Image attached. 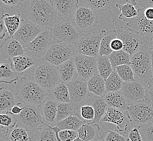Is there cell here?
I'll use <instances>...</instances> for the list:
<instances>
[{"label":"cell","instance_id":"obj_1","mask_svg":"<svg viewBox=\"0 0 153 141\" xmlns=\"http://www.w3.org/2000/svg\"><path fill=\"white\" fill-rule=\"evenodd\" d=\"M28 20L44 30H50L56 25L58 14L51 0H32L27 9Z\"/></svg>","mask_w":153,"mask_h":141},{"label":"cell","instance_id":"obj_2","mask_svg":"<svg viewBox=\"0 0 153 141\" xmlns=\"http://www.w3.org/2000/svg\"><path fill=\"white\" fill-rule=\"evenodd\" d=\"M48 95L34 79L23 77L16 87V98L18 103L27 105L40 106Z\"/></svg>","mask_w":153,"mask_h":141},{"label":"cell","instance_id":"obj_3","mask_svg":"<svg viewBox=\"0 0 153 141\" xmlns=\"http://www.w3.org/2000/svg\"><path fill=\"white\" fill-rule=\"evenodd\" d=\"M130 66L136 80L147 84L152 73L150 48H144L131 56Z\"/></svg>","mask_w":153,"mask_h":141},{"label":"cell","instance_id":"obj_4","mask_svg":"<svg viewBox=\"0 0 153 141\" xmlns=\"http://www.w3.org/2000/svg\"><path fill=\"white\" fill-rule=\"evenodd\" d=\"M68 18L74 22L82 35L92 32V30L100 24L97 13L80 3L72 15Z\"/></svg>","mask_w":153,"mask_h":141},{"label":"cell","instance_id":"obj_5","mask_svg":"<svg viewBox=\"0 0 153 141\" xmlns=\"http://www.w3.org/2000/svg\"><path fill=\"white\" fill-rule=\"evenodd\" d=\"M34 79L48 92L52 90L62 82L57 66L45 62L36 66Z\"/></svg>","mask_w":153,"mask_h":141},{"label":"cell","instance_id":"obj_6","mask_svg":"<svg viewBox=\"0 0 153 141\" xmlns=\"http://www.w3.org/2000/svg\"><path fill=\"white\" fill-rule=\"evenodd\" d=\"M17 104L24 108L20 114L15 116L18 121V126L23 127L30 132H34L45 126L40 106L27 105L20 103Z\"/></svg>","mask_w":153,"mask_h":141},{"label":"cell","instance_id":"obj_7","mask_svg":"<svg viewBox=\"0 0 153 141\" xmlns=\"http://www.w3.org/2000/svg\"><path fill=\"white\" fill-rule=\"evenodd\" d=\"M117 38L123 43V50L130 56L144 48H150V38L144 36L135 31L128 29H120L117 30Z\"/></svg>","mask_w":153,"mask_h":141},{"label":"cell","instance_id":"obj_8","mask_svg":"<svg viewBox=\"0 0 153 141\" xmlns=\"http://www.w3.org/2000/svg\"><path fill=\"white\" fill-rule=\"evenodd\" d=\"M54 42L75 45L82 36L74 22L69 19H63L50 29Z\"/></svg>","mask_w":153,"mask_h":141},{"label":"cell","instance_id":"obj_9","mask_svg":"<svg viewBox=\"0 0 153 141\" xmlns=\"http://www.w3.org/2000/svg\"><path fill=\"white\" fill-rule=\"evenodd\" d=\"M127 111L130 122L133 125L142 126L153 123V105L147 100L131 104Z\"/></svg>","mask_w":153,"mask_h":141},{"label":"cell","instance_id":"obj_10","mask_svg":"<svg viewBox=\"0 0 153 141\" xmlns=\"http://www.w3.org/2000/svg\"><path fill=\"white\" fill-rule=\"evenodd\" d=\"M74 45L54 42L45 54L41 60L58 66L74 56Z\"/></svg>","mask_w":153,"mask_h":141},{"label":"cell","instance_id":"obj_11","mask_svg":"<svg viewBox=\"0 0 153 141\" xmlns=\"http://www.w3.org/2000/svg\"><path fill=\"white\" fill-rule=\"evenodd\" d=\"M102 36L97 33H89L81 36L79 41L74 45V55L82 54L96 57L99 56Z\"/></svg>","mask_w":153,"mask_h":141},{"label":"cell","instance_id":"obj_12","mask_svg":"<svg viewBox=\"0 0 153 141\" xmlns=\"http://www.w3.org/2000/svg\"><path fill=\"white\" fill-rule=\"evenodd\" d=\"M66 85L69 91L71 104L76 110L88 104V100L91 98L87 82L77 78Z\"/></svg>","mask_w":153,"mask_h":141},{"label":"cell","instance_id":"obj_13","mask_svg":"<svg viewBox=\"0 0 153 141\" xmlns=\"http://www.w3.org/2000/svg\"><path fill=\"white\" fill-rule=\"evenodd\" d=\"M54 43L50 30H45L25 48L26 53L42 59L51 46Z\"/></svg>","mask_w":153,"mask_h":141},{"label":"cell","instance_id":"obj_14","mask_svg":"<svg viewBox=\"0 0 153 141\" xmlns=\"http://www.w3.org/2000/svg\"><path fill=\"white\" fill-rule=\"evenodd\" d=\"M73 58L78 72V78L88 82L98 72L97 58L79 54L74 55Z\"/></svg>","mask_w":153,"mask_h":141},{"label":"cell","instance_id":"obj_15","mask_svg":"<svg viewBox=\"0 0 153 141\" xmlns=\"http://www.w3.org/2000/svg\"><path fill=\"white\" fill-rule=\"evenodd\" d=\"M44 30L41 27L29 20L22 19L20 27L13 37L25 48L27 45L33 41Z\"/></svg>","mask_w":153,"mask_h":141},{"label":"cell","instance_id":"obj_16","mask_svg":"<svg viewBox=\"0 0 153 141\" xmlns=\"http://www.w3.org/2000/svg\"><path fill=\"white\" fill-rule=\"evenodd\" d=\"M100 122L111 123L117 127L118 131L127 134L130 123L127 111L109 107L106 114Z\"/></svg>","mask_w":153,"mask_h":141},{"label":"cell","instance_id":"obj_17","mask_svg":"<svg viewBox=\"0 0 153 141\" xmlns=\"http://www.w3.org/2000/svg\"><path fill=\"white\" fill-rule=\"evenodd\" d=\"M137 8L138 15L128 22L127 26L140 34L151 38L153 36V21L149 20L145 18L144 9L139 4Z\"/></svg>","mask_w":153,"mask_h":141},{"label":"cell","instance_id":"obj_18","mask_svg":"<svg viewBox=\"0 0 153 141\" xmlns=\"http://www.w3.org/2000/svg\"><path fill=\"white\" fill-rule=\"evenodd\" d=\"M121 91L131 104L145 100L146 89L144 84L137 80L131 82H124Z\"/></svg>","mask_w":153,"mask_h":141},{"label":"cell","instance_id":"obj_19","mask_svg":"<svg viewBox=\"0 0 153 141\" xmlns=\"http://www.w3.org/2000/svg\"><path fill=\"white\" fill-rule=\"evenodd\" d=\"M1 52L6 60H12L14 58L26 53L23 46L13 36L8 37L2 42Z\"/></svg>","mask_w":153,"mask_h":141},{"label":"cell","instance_id":"obj_20","mask_svg":"<svg viewBox=\"0 0 153 141\" xmlns=\"http://www.w3.org/2000/svg\"><path fill=\"white\" fill-rule=\"evenodd\" d=\"M104 99L109 107L127 111L131 103L122 91L106 93L103 96Z\"/></svg>","mask_w":153,"mask_h":141},{"label":"cell","instance_id":"obj_21","mask_svg":"<svg viewBox=\"0 0 153 141\" xmlns=\"http://www.w3.org/2000/svg\"><path fill=\"white\" fill-rule=\"evenodd\" d=\"M58 104L48 97L43 104L40 106L41 114L45 123L50 126H56Z\"/></svg>","mask_w":153,"mask_h":141},{"label":"cell","instance_id":"obj_22","mask_svg":"<svg viewBox=\"0 0 153 141\" xmlns=\"http://www.w3.org/2000/svg\"><path fill=\"white\" fill-rule=\"evenodd\" d=\"M57 68L62 82L68 84L73 82L78 77L73 57L57 66Z\"/></svg>","mask_w":153,"mask_h":141},{"label":"cell","instance_id":"obj_23","mask_svg":"<svg viewBox=\"0 0 153 141\" xmlns=\"http://www.w3.org/2000/svg\"><path fill=\"white\" fill-rule=\"evenodd\" d=\"M58 15L64 19L71 16L79 4L78 0H52Z\"/></svg>","mask_w":153,"mask_h":141},{"label":"cell","instance_id":"obj_24","mask_svg":"<svg viewBox=\"0 0 153 141\" xmlns=\"http://www.w3.org/2000/svg\"><path fill=\"white\" fill-rule=\"evenodd\" d=\"M36 58L27 53L14 58L12 60L13 68L19 75H21L24 71L36 65Z\"/></svg>","mask_w":153,"mask_h":141},{"label":"cell","instance_id":"obj_25","mask_svg":"<svg viewBox=\"0 0 153 141\" xmlns=\"http://www.w3.org/2000/svg\"><path fill=\"white\" fill-rule=\"evenodd\" d=\"M126 2L124 4L116 3L115 5L121 12L119 19L128 23L138 15V10L135 7L137 4V1L127 0Z\"/></svg>","mask_w":153,"mask_h":141},{"label":"cell","instance_id":"obj_26","mask_svg":"<svg viewBox=\"0 0 153 141\" xmlns=\"http://www.w3.org/2000/svg\"><path fill=\"white\" fill-rule=\"evenodd\" d=\"M88 104L93 107L95 112V117L92 123L98 124L102 118L106 114L109 106L106 104L103 97L96 96L92 97L88 100Z\"/></svg>","mask_w":153,"mask_h":141},{"label":"cell","instance_id":"obj_27","mask_svg":"<svg viewBox=\"0 0 153 141\" xmlns=\"http://www.w3.org/2000/svg\"><path fill=\"white\" fill-rule=\"evenodd\" d=\"M19 79V74L15 72L12 60H6L0 65V82L7 84L15 82Z\"/></svg>","mask_w":153,"mask_h":141},{"label":"cell","instance_id":"obj_28","mask_svg":"<svg viewBox=\"0 0 153 141\" xmlns=\"http://www.w3.org/2000/svg\"><path fill=\"white\" fill-rule=\"evenodd\" d=\"M18 104L15 94L9 90L2 87L0 88L1 113L11 112L12 109Z\"/></svg>","mask_w":153,"mask_h":141},{"label":"cell","instance_id":"obj_29","mask_svg":"<svg viewBox=\"0 0 153 141\" xmlns=\"http://www.w3.org/2000/svg\"><path fill=\"white\" fill-rule=\"evenodd\" d=\"M88 90L96 96L103 97L106 94L105 80L100 76L98 72L87 82Z\"/></svg>","mask_w":153,"mask_h":141},{"label":"cell","instance_id":"obj_30","mask_svg":"<svg viewBox=\"0 0 153 141\" xmlns=\"http://www.w3.org/2000/svg\"><path fill=\"white\" fill-rule=\"evenodd\" d=\"M100 126L98 124L86 123L78 130L79 138L83 141H92L100 137Z\"/></svg>","mask_w":153,"mask_h":141},{"label":"cell","instance_id":"obj_31","mask_svg":"<svg viewBox=\"0 0 153 141\" xmlns=\"http://www.w3.org/2000/svg\"><path fill=\"white\" fill-rule=\"evenodd\" d=\"M100 34L102 38L100 40V48L99 56H109L112 53L110 45L111 41L116 38H117V30H103L101 31Z\"/></svg>","mask_w":153,"mask_h":141},{"label":"cell","instance_id":"obj_32","mask_svg":"<svg viewBox=\"0 0 153 141\" xmlns=\"http://www.w3.org/2000/svg\"><path fill=\"white\" fill-rule=\"evenodd\" d=\"M48 97L56 103H71L68 86L64 82L60 83L52 90L49 91Z\"/></svg>","mask_w":153,"mask_h":141},{"label":"cell","instance_id":"obj_33","mask_svg":"<svg viewBox=\"0 0 153 141\" xmlns=\"http://www.w3.org/2000/svg\"><path fill=\"white\" fill-rule=\"evenodd\" d=\"M0 10L1 18H2L4 21L9 36L13 37L20 26L22 20L21 19V15L18 14L16 15L10 16L8 13L4 14L2 8H0Z\"/></svg>","mask_w":153,"mask_h":141},{"label":"cell","instance_id":"obj_34","mask_svg":"<svg viewBox=\"0 0 153 141\" xmlns=\"http://www.w3.org/2000/svg\"><path fill=\"white\" fill-rule=\"evenodd\" d=\"M80 4L86 6L96 13L107 10L116 4L114 0H79Z\"/></svg>","mask_w":153,"mask_h":141},{"label":"cell","instance_id":"obj_35","mask_svg":"<svg viewBox=\"0 0 153 141\" xmlns=\"http://www.w3.org/2000/svg\"><path fill=\"white\" fill-rule=\"evenodd\" d=\"M85 123H86L79 116H71L58 123L56 126L60 130L78 131Z\"/></svg>","mask_w":153,"mask_h":141},{"label":"cell","instance_id":"obj_36","mask_svg":"<svg viewBox=\"0 0 153 141\" xmlns=\"http://www.w3.org/2000/svg\"><path fill=\"white\" fill-rule=\"evenodd\" d=\"M8 140V141H32L28 131L20 126H16L11 129H7L4 140Z\"/></svg>","mask_w":153,"mask_h":141},{"label":"cell","instance_id":"obj_37","mask_svg":"<svg viewBox=\"0 0 153 141\" xmlns=\"http://www.w3.org/2000/svg\"><path fill=\"white\" fill-rule=\"evenodd\" d=\"M45 126L50 128L56 133L58 141H83L78 137V131L70 130H60L56 126H51L44 123Z\"/></svg>","mask_w":153,"mask_h":141},{"label":"cell","instance_id":"obj_38","mask_svg":"<svg viewBox=\"0 0 153 141\" xmlns=\"http://www.w3.org/2000/svg\"><path fill=\"white\" fill-rule=\"evenodd\" d=\"M131 56L124 50L113 51L109 56L112 68L115 70L118 66L123 65H130Z\"/></svg>","mask_w":153,"mask_h":141},{"label":"cell","instance_id":"obj_39","mask_svg":"<svg viewBox=\"0 0 153 141\" xmlns=\"http://www.w3.org/2000/svg\"><path fill=\"white\" fill-rule=\"evenodd\" d=\"M71 116H79L78 110L70 103H59L56 115V125Z\"/></svg>","mask_w":153,"mask_h":141},{"label":"cell","instance_id":"obj_40","mask_svg":"<svg viewBox=\"0 0 153 141\" xmlns=\"http://www.w3.org/2000/svg\"><path fill=\"white\" fill-rule=\"evenodd\" d=\"M98 72L105 80L108 79L114 69L110 61L109 56H99L97 57Z\"/></svg>","mask_w":153,"mask_h":141},{"label":"cell","instance_id":"obj_41","mask_svg":"<svg viewBox=\"0 0 153 141\" xmlns=\"http://www.w3.org/2000/svg\"><path fill=\"white\" fill-rule=\"evenodd\" d=\"M30 137L32 141H58L56 133L53 130L47 126L33 132L32 135Z\"/></svg>","mask_w":153,"mask_h":141},{"label":"cell","instance_id":"obj_42","mask_svg":"<svg viewBox=\"0 0 153 141\" xmlns=\"http://www.w3.org/2000/svg\"><path fill=\"white\" fill-rule=\"evenodd\" d=\"M123 83V80L119 76L116 70H114L108 79L105 80L106 92L110 93L121 91Z\"/></svg>","mask_w":153,"mask_h":141},{"label":"cell","instance_id":"obj_43","mask_svg":"<svg viewBox=\"0 0 153 141\" xmlns=\"http://www.w3.org/2000/svg\"><path fill=\"white\" fill-rule=\"evenodd\" d=\"M0 124L2 128L11 129L18 126V121L15 115L11 112H2L0 115Z\"/></svg>","mask_w":153,"mask_h":141},{"label":"cell","instance_id":"obj_44","mask_svg":"<svg viewBox=\"0 0 153 141\" xmlns=\"http://www.w3.org/2000/svg\"><path fill=\"white\" fill-rule=\"evenodd\" d=\"M119 76L124 82H131L135 81V76L130 65H123L115 68Z\"/></svg>","mask_w":153,"mask_h":141},{"label":"cell","instance_id":"obj_45","mask_svg":"<svg viewBox=\"0 0 153 141\" xmlns=\"http://www.w3.org/2000/svg\"><path fill=\"white\" fill-rule=\"evenodd\" d=\"M78 111H79V115L86 123H89L94 120L95 117V112L94 109L90 105H85L82 106Z\"/></svg>","mask_w":153,"mask_h":141},{"label":"cell","instance_id":"obj_46","mask_svg":"<svg viewBox=\"0 0 153 141\" xmlns=\"http://www.w3.org/2000/svg\"><path fill=\"white\" fill-rule=\"evenodd\" d=\"M101 137L104 141H127V138L123 135L114 130H106Z\"/></svg>","mask_w":153,"mask_h":141},{"label":"cell","instance_id":"obj_47","mask_svg":"<svg viewBox=\"0 0 153 141\" xmlns=\"http://www.w3.org/2000/svg\"><path fill=\"white\" fill-rule=\"evenodd\" d=\"M143 141H153V123L139 126Z\"/></svg>","mask_w":153,"mask_h":141},{"label":"cell","instance_id":"obj_48","mask_svg":"<svg viewBox=\"0 0 153 141\" xmlns=\"http://www.w3.org/2000/svg\"><path fill=\"white\" fill-rule=\"evenodd\" d=\"M127 136L130 141H143L139 126L134 125V126H131L127 133Z\"/></svg>","mask_w":153,"mask_h":141},{"label":"cell","instance_id":"obj_49","mask_svg":"<svg viewBox=\"0 0 153 141\" xmlns=\"http://www.w3.org/2000/svg\"><path fill=\"white\" fill-rule=\"evenodd\" d=\"M148 86L146 89L145 100L152 103L153 101V78L148 82Z\"/></svg>","mask_w":153,"mask_h":141},{"label":"cell","instance_id":"obj_50","mask_svg":"<svg viewBox=\"0 0 153 141\" xmlns=\"http://www.w3.org/2000/svg\"><path fill=\"white\" fill-rule=\"evenodd\" d=\"M111 49L112 51H120L123 50V43L121 39L118 38H116L114 39L110 45Z\"/></svg>","mask_w":153,"mask_h":141},{"label":"cell","instance_id":"obj_51","mask_svg":"<svg viewBox=\"0 0 153 141\" xmlns=\"http://www.w3.org/2000/svg\"><path fill=\"white\" fill-rule=\"evenodd\" d=\"M24 1V0H0V3L11 7L19 8L21 3Z\"/></svg>","mask_w":153,"mask_h":141},{"label":"cell","instance_id":"obj_52","mask_svg":"<svg viewBox=\"0 0 153 141\" xmlns=\"http://www.w3.org/2000/svg\"><path fill=\"white\" fill-rule=\"evenodd\" d=\"M140 6H141L144 9L148 8H153V0H139L137 1Z\"/></svg>","mask_w":153,"mask_h":141},{"label":"cell","instance_id":"obj_53","mask_svg":"<svg viewBox=\"0 0 153 141\" xmlns=\"http://www.w3.org/2000/svg\"><path fill=\"white\" fill-rule=\"evenodd\" d=\"M7 33H8V30L4 24V21L2 18H1L0 19V39L1 40L4 38Z\"/></svg>","mask_w":153,"mask_h":141},{"label":"cell","instance_id":"obj_54","mask_svg":"<svg viewBox=\"0 0 153 141\" xmlns=\"http://www.w3.org/2000/svg\"><path fill=\"white\" fill-rule=\"evenodd\" d=\"M144 15L145 18L150 21H153V8L144 9Z\"/></svg>","mask_w":153,"mask_h":141},{"label":"cell","instance_id":"obj_55","mask_svg":"<svg viewBox=\"0 0 153 141\" xmlns=\"http://www.w3.org/2000/svg\"><path fill=\"white\" fill-rule=\"evenodd\" d=\"M24 110V108L21 106L19 105L18 104H16V105L14 106L11 110V112L13 114L16 116V115H19L20 114L21 112L22 111V110Z\"/></svg>","mask_w":153,"mask_h":141},{"label":"cell","instance_id":"obj_56","mask_svg":"<svg viewBox=\"0 0 153 141\" xmlns=\"http://www.w3.org/2000/svg\"><path fill=\"white\" fill-rule=\"evenodd\" d=\"M151 56H152V78H153V51H151Z\"/></svg>","mask_w":153,"mask_h":141},{"label":"cell","instance_id":"obj_57","mask_svg":"<svg viewBox=\"0 0 153 141\" xmlns=\"http://www.w3.org/2000/svg\"><path fill=\"white\" fill-rule=\"evenodd\" d=\"M150 47L151 51H153V36L150 38Z\"/></svg>","mask_w":153,"mask_h":141},{"label":"cell","instance_id":"obj_58","mask_svg":"<svg viewBox=\"0 0 153 141\" xmlns=\"http://www.w3.org/2000/svg\"><path fill=\"white\" fill-rule=\"evenodd\" d=\"M104 141V140H103L102 137L100 136V137H99V138H97V139L94 140H93V141Z\"/></svg>","mask_w":153,"mask_h":141},{"label":"cell","instance_id":"obj_59","mask_svg":"<svg viewBox=\"0 0 153 141\" xmlns=\"http://www.w3.org/2000/svg\"><path fill=\"white\" fill-rule=\"evenodd\" d=\"M152 105H153V102H152Z\"/></svg>","mask_w":153,"mask_h":141}]
</instances>
